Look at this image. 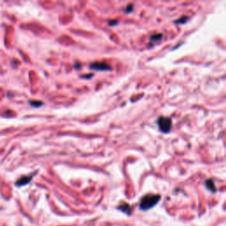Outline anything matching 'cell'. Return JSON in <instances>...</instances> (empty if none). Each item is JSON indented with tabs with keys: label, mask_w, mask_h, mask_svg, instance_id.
<instances>
[{
	"label": "cell",
	"mask_w": 226,
	"mask_h": 226,
	"mask_svg": "<svg viewBox=\"0 0 226 226\" xmlns=\"http://www.w3.org/2000/svg\"><path fill=\"white\" fill-rule=\"evenodd\" d=\"M161 200V195L159 194H147L143 196L140 200V208L141 210H148L155 207Z\"/></svg>",
	"instance_id": "cell-1"
},
{
	"label": "cell",
	"mask_w": 226,
	"mask_h": 226,
	"mask_svg": "<svg viewBox=\"0 0 226 226\" xmlns=\"http://www.w3.org/2000/svg\"><path fill=\"white\" fill-rule=\"evenodd\" d=\"M157 125L161 132L164 133H168L170 132L172 127V120L166 117H159L157 119Z\"/></svg>",
	"instance_id": "cell-2"
},
{
	"label": "cell",
	"mask_w": 226,
	"mask_h": 226,
	"mask_svg": "<svg viewBox=\"0 0 226 226\" xmlns=\"http://www.w3.org/2000/svg\"><path fill=\"white\" fill-rule=\"evenodd\" d=\"M89 68L94 71H110L111 66L106 63H93L89 66Z\"/></svg>",
	"instance_id": "cell-3"
},
{
	"label": "cell",
	"mask_w": 226,
	"mask_h": 226,
	"mask_svg": "<svg viewBox=\"0 0 226 226\" xmlns=\"http://www.w3.org/2000/svg\"><path fill=\"white\" fill-rule=\"evenodd\" d=\"M205 185H206V187L208 189L210 192H216V191H217L216 185H215L214 181H213L212 179H207V180L206 181V183H205Z\"/></svg>",
	"instance_id": "cell-4"
},
{
	"label": "cell",
	"mask_w": 226,
	"mask_h": 226,
	"mask_svg": "<svg viewBox=\"0 0 226 226\" xmlns=\"http://www.w3.org/2000/svg\"><path fill=\"white\" fill-rule=\"evenodd\" d=\"M31 179H32V177H21V179H20L19 180L16 182V186H25V185L28 184L29 182L31 181Z\"/></svg>",
	"instance_id": "cell-5"
},
{
	"label": "cell",
	"mask_w": 226,
	"mask_h": 226,
	"mask_svg": "<svg viewBox=\"0 0 226 226\" xmlns=\"http://www.w3.org/2000/svg\"><path fill=\"white\" fill-rule=\"evenodd\" d=\"M118 209H120L121 211L125 212V214H128V215L131 214V207H130V205H129V204L121 205V206L118 207Z\"/></svg>",
	"instance_id": "cell-6"
},
{
	"label": "cell",
	"mask_w": 226,
	"mask_h": 226,
	"mask_svg": "<svg viewBox=\"0 0 226 226\" xmlns=\"http://www.w3.org/2000/svg\"><path fill=\"white\" fill-rule=\"evenodd\" d=\"M188 20H189L188 16H182L180 19L175 20V23L176 24H184V23H186Z\"/></svg>",
	"instance_id": "cell-7"
},
{
	"label": "cell",
	"mask_w": 226,
	"mask_h": 226,
	"mask_svg": "<svg viewBox=\"0 0 226 226\" xmlns=\"http://www.w3.org/2000/svg\"><path fill=\"white\" fill-rule=\"evenodd\" d=\"M162 38H163V35L162 34L152 35V36H150V41H152V42H157V41H160Z\"/></svg>",
	"instance_id": "cell-8"
},
{
	"label": "cell",
	"mask_w": 226,
	"mask_h": 226,
	"mask_svg": "<svg viewBox=\"0 0 226 226\" xmlns=\"http://www.w3.org/2000/svg\"><path fill=\"white\" fill-rule=\"evenodd\" d=\"M133 11V5L132 4H130V5H128L126 6V8H125V13H130V12H132Z\"/></svg>",
	"instance_id": "cell-9"
},
{
	"label": "cell",
	"mask_w": 226,
	"mask_h": 226,
	"mask_svg": "<svg viewBox=\"0 0 226 226\" xmlns=\"http://www.w3.org/2000/svg\"><path fill=\"white\" fill-rule=\"evenodd\" d=\"M30 104L34 107H40L42 104V103H41V102H30Z\"/></svg>",
	"instance_id": "cell-10"
},
{
	"label": "cell",
	"mask_w": 226,
	"mask_h": 226,
	"mask_svg": "<svg viewBox=\"0 0 226 226\" xmlns=\"http://www.w3.org/2000/svg\"><path fill=\"white\" fill-rule=\"evenodd\" d=\"M118 24V20H110L109 21V25L110 26H116Z\"/></svg>",
	"instance_id": "cell-11"
}]
</instances>
